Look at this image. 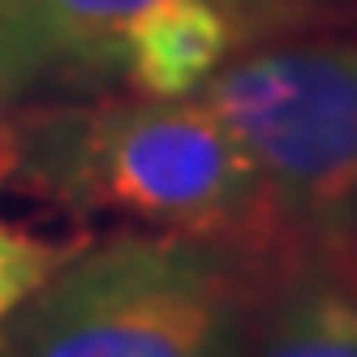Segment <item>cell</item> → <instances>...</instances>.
I'll return each instance as SVG.
<instances>
[{
	"mask_svg": "<svg viewBox=\"0 0 357 357\" xmlns=\"http://www.w3.org/2000/svg\"><path fill=\"white\" fill-rule=\"evenodd\" d=\"M9 176L78 215L112 211L146 233L215 245L280 220L233 134L194 95L9 112Z\"/></svg>",
	"mask_w": 357,
	"mask_h": 357,
	"instance_id": "6da1fadb",
	"label": "cell"
},
{
	"mask_svg": "<svg viewBox=\"0 0 357 357\" xmlns=\"http://www.w3.org/2000/svg\"><path fill=\"white\" fill-rule=\"evenodd\" d=\"M245 344L237 259L176 233L82 245L0 323V357H245Z\"/></svg>",
	"mask_w": 357,
	"mask_h": 357,
	"instance_id": "7a4b0ae2",
	"label": "cell"
},
{
	"mask_svg": "<svg viewBox=\"0 0 357 357\" xmlns=\"http://www.w3.org/2000/svg\"><path fill=\"white\" fill-rule=\"evenodd\" d=\"M271 198L275 215L357 233V43L289 39L233 56L194 95Z\"/></svg>",
	"mask_w": 357,
	"mask_h": 357,
	"instance_id": "3957f363",
	"label": "cell"
},
{
	"mask_svg": "<svg viewBox=\"0 0 357 357\" xmlns=\"http://www.w3.org/2000/svg\"><path fill=\"white\" fill-rule=\"evenodd\" d=\"M160 0H0V112L116 78L121 31ZM254 22L275 0H233Z\"/></svg>",
	"mask_w": 357,
	"mask_h": 357,
	"instance_id": "277c9868",
	"label": "cell"
},
{
	"mask_svg": "<svg viewBox=\"0 0 357 357\" xmlns=\"http://www.w3.org/2000/svg\"><path fill=\"white\" fill-rule=\"evenodd\" d=\"M254 26L233 0H160L121 31L116 78L142 99H190Z\"/></svg>",
	"mask_w": 357,
	"mask_h": 357,
	"instance_id": "5b68a950",
	"label": "cell"
},
{
	"mask_svg": "<svg viewBox=\"0 0 357 357\" xmlns=\"http://www.w3.org/2000/svg\"><path fill=\"white\" fill-rule=\"evenodd\" d=\"M250 357H357V289L305 271L271 301Z\"/></svg>",
	"mask_w": 357,
	"mask_h": 357,
	"instance_id": "8992f818",
	"label": "cell"
},
{
	"mask_svg": "<svg viewBox=\"0 0 357 357\" xmlns=\"http://www.w3.org/2000/svg\"><path fill=\"white\" fill-rule=\"evenodd\" d=\"M78 250H82L78 241L35 237L26 228H13V224L0 220V323Z\"/></svg>",
	"mask_w": 357,
	"mask_h": 357,
	"instance_id": "52a82bcc",
	"label": "cell"
}]
</instances>
